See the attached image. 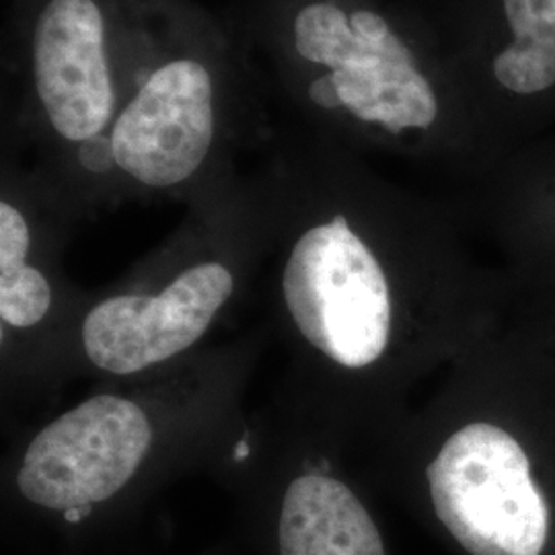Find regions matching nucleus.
Segmentation results:
<instances>
[{"instance_id":"nucleus-1","label":"nucleus","mask_w":555,"mask_h":555,"mask_svg":"<svg viewBox=\"0 0 555 555\" xmlns=\"http://www.w3.org/2000/svg\"><path fill=\"white\" fill-rule=\"evenodd\" d=\"M259 297L286 354L274 399L348 447L389 433L513 309L455 259L397 254L341 206L298 224Z\"/></svg>"},{"instance_id":"nucleus-2","label":"nucleus","mask_w":555,"mask_h":555,"mask_svg":"<svg viewBox=\"0 0 555 555\" xmlns=\"http://www.w3.org/2000/svg\"><path fill=\"white\" fill-rule=\"evenodd\" d=\"M371 481L453 555H555V332L508 315L371 447Z\"/></svg>"},{"instance_id":"nucleus-3","label":"nucleus","mask_w":555,"mask_h":555,"mask_svg":"<svg viewBox=\"0 0 555 555\" xmlns=\"http://www.w3.org/2000/svg\"><path fill=\"white\" fill-rule=\"evenodd\" d=\"M266 337L212 344L159 373L95 385L13 444L2 463L4 508L77 552L173 479L215 476L249 430L245 393Z\"/></svg>"},{"instance_id":"nucleus-4","label":"nucleus","mask_w":555,"mask_h":555,"mask_svg":"<svg viewBox=\"0 0 555 555\" xmlns=\"http://www.w3.org/2000/svg\"><path fill=\"white\" fill-rule=\"evenodd\" d=\"M350 447L274 399L215 474L256 555H396Z\"/></svg>"},{"instance_id":"nucleus-5","label":"nucleus","mask_w":555,"mask_h":555,"mask_svg":"<svg viewBox=\"0 0 555 555\" xmlns=\"http://www.w3.org/2000/svg\"><path fill=\"white\" fill-rule=\"evenodd\" d=\"M245 259L185 254L155 261L98 293H87L60 346L48 397L73 380L146 377L210 348V337L249 295Z\"/></svg>"},{"instance_id":"nucleus-6","label":"nucleus","mask_w":555,"mask_h":555,"mask_svg":"<svg viewBox=\"0 0 555 555\" xmlns=\"http://www.w3.org/2000/svg\"><path fill=\"white\" fill-rule=\"evenodd\" d=\"M112 146L116 169L149 190L188 183L215 140L212 80L196 60L165 64L124 109Z\"/></svg>"},{"instance_id":"nucleus-7","label":"nucleus","mask_w":555,"mask_h":555,"mask_svg":"<svg viewBox=\"0 0 555 555\" xmlns=\"http://www.w3.org/2000/svg\"><path fill=\"white\" fill-rule=\"evenodd\" d=\"M36 85L62 139L101 134L114 112L103 50V17L93 0H52L36 27Z\"/></svg>"},{"instance_id":"nucleus-8","label":"nucleus","mask_w":555,"mask_h":555,"mask_svg":"<svg viewBox=\"0 0 555 555\" xmlns=\"http://www.w3.org/2000/svg\"><path fill=\"white\" fill-rule=\"evenodd\" d=\"M344 107L358 119L380 124L391 134L435 124L437 95L420 75L410 50L397 36L387 40H364L357 59L332 70Z\"/></svg>"},{"instance_id":"nucleus-9","label":"nucleus","mask_w":555,"mask_h":555,"mask_svg":"<svg viewBox=\"0 0 555 555\" xmlns=\"http://www.w3.org/2000/svg\"><path fill=\"white\" fill-rule=\"evenodd\" d=\"M513 43L494 60L496 80L516 95L555 85V0H502Z\"/></svg>"},{"instance_id":"nucleus-10","label":"nucleus","mask_w":555,"mask_h":555,"mask_svg":"<svg viewBox=\"0 0 555 555\" xmlns=\"http://www.w3.org/2000/svg\"><path fill=\"white\" fill-rule=\"evenodd\" d=\"M298 54L302 59L325 64L332 70L357 59L364 46L341 9L327 2H315L298 13L295 23Z\"/></svg>"},{"instance_id":"nucleus-11","label":"nucleus","mask_w":555,"mask_h":555,"mask_svg":"<svg viewBox=\"0 0 555 555\" xmlns=\"http://www.w3.org/2000/svg\"><path fill=\"white\" fill-rule=\"evenodd\" d=\"M516 313L535 319L555 332V266L545 274L531 280L511 298Z\"/></svg>"},{"instance_id":"nucleus-12","label":"nucleus","mask_w":555,"mask_h":555,"mask_svg":"<svg viewBox=\"0 0 555 555\" xmlns=\"http://www.w3.org/2000/svg\"><path fill=\"white\" fill-rule=\"evenodd\" d=\"M77 163L80 169L93 178H105L116 171V157L112 139L98 134L91 139L79 142L77 149Z\"/></svg>"},{"instance_id":"nucleus-13","label":"nucleus","mask_w":555,"mask_h":555,"mask_svg":"<svg viewBox=\"0 0 555 555\" xmlns=\"http://www.w3.org/2000/svg\"><path fill=\"white\" fill-rule=\"evenodd\" d=\"M350 23H352V27H354V31H357L360 38H364L366 41H373V43L387 40V38L391 36L389 25L385 23V20H383L380 15L373 13V11H357V13L350 17Z\"/></svg>"},{"instance_id":"nucleus-14","label":"nucleus","mask_w":555,"mask_h":555,"mask_svg":"<svg viewBox=\"0 0 555 555\" xmlns=\"http://www.w3.org/2000/svg\"><path fill=\"white\" fill-rule=\"evenodd\" d=\"M309 98L313 100V103H318L319 107H325V109H337V107H344V103L339 100V93H337L336 80L330 75H323L319 79L311 82L309 87Z\"/></svg>"},{"instance_id":"nucleus-15","label":"nucleus","mask_w":555,"mask_h":555,"mask_svg":"<svg viewBox=\"0 0 555 555\" xmlns=\"http://www.w3.org/2000/svg\"><path fill=\"white\" fill-rule=\"evenodd\" d=\"M66 555H79V554H75V552H68V554Z\"/></svg>"}]
</instances>
